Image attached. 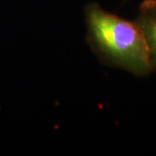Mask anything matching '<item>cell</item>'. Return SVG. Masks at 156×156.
Wrapping results in <instances>:
<instances>
[{
	"label": "cell",
	"mask_w": 156,
	"mask_h": 156,
	"mask_svg": "<svg viewBox=\"0 0 156 156\" xmlns=\"http://www.w3.org/2000/svg\"><path fill=\"white\" fill-rule=\"evenodd\" d=\"M90 42L110 62L137 76L153 69L149 49L137 23L120 18L92 4L86 9Z\"/></svg>",
	"instance_id": "6da1fadb"
},
{
	"label": "cell",
	"mask_w": 156,
	"mask_h": 156,
	"mask_svg": "<svg viewBox=\"0 0 156 156\" xmlns=\"http://www.w3.org/2000/svg\"><path fill=\"white\" fill-rule=\"evenodd\" d=\"M136 23L144 34L153 67H156V0H146L142 3Z\"/></svg>",
	"instance_id": "7a4b0ae2"
}]
</instances>
